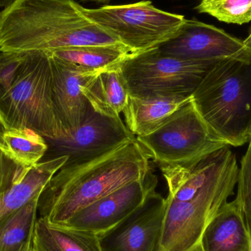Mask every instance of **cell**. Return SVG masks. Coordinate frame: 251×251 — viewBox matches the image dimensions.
I'll return each instance as SVG.
<instances>
[{"instance_id": "cell-1", "label": "cell", "mask_w": 251, "mask_h": 251, "mask_svg": "<svg viewBox=\"0 0 251 251\" xmlns=\"http://www.w3.org/2000/svg\"><path fill=\"white\" fill-rule=\"evenodd\" d=\"M150 157L137 138L75 162H66L44 187L38 200L39 218L60 226L75 213L151 170Z\"/></svg>"}, {"instance_id": "cell-2", "label": "cell", "mask_w": 251, "mask_h": 251, "mask_svg": "<svg viewBox=\"0 0 251 251\" xmlns=\"http://www.w3.org/2000/svg\"><path fill=\"white\" fill-rule=\"evenodd\" d=\"M98 45L124 44L87 19L74 0H15L1 11L0 51Z\"/></svg>"}, {"instance_id": "cell-3", "label": "cell", "mask_w": 251, "mask_h": 251, "mask_svg": "<svg viewBox=\"0 0 251 251\" xmlns=\"http://www.w3.org/2000/svg\"><path fill=\"white\" fill-rule=\"evenodd\" d=\"M245 41L246 48L214 64L192 94L211 133L234 147L250 141L251 101L246 71L251 64V32Z\"/></svg>"}, {"instance_id": "cell-4", "label": "cell", "mask_w": 251, "mask_h": 251, "mask_svg": "<svg viewBox=\"0 0 251 251\" xmlns=\"http://www.w3.org/2000/svg\"><path fill=\"white\" fill-rule=\"evenodd\" d=\"M221 149L219 161L204 185L190 200L166 198V209L155 251H197L211 221L234 193L238 178L236 155Z\"/></svg>"}, {"instance_id": "cell-5", "label": "cell", "mask_w": 251, "mask_h": 251, "mask_svg": "<svg viewBox=\"0 0 251 251\" xmlns=\"http://www.w3.org/2000/svg\"><path fill=\"white\" fill-rule=\"evenodd\" d=\"M0 123L5 129L29 128L50 140L67 138L53 101L48 51H28L16 79L0 94Z\"/></svg>"}, {"instance_id": "cell-6", "label": "cell", "mask_w": 251, "mask_h": 251, "mask_svg": "<svg viewBox=\"0 0 251 251\" xmlns=\"http://www.w3.org/2000/svg\"><path fill=\"white\" fill-rule=\"evenodd\" d=\"M82 14L134 53L158 48L174 38L186 19L156 8L151 1L86 8Z\"/></svg>"}, {"instance_id": "cell-7", "label": "cell", "mask_w": 251, "mask_h": 251, "mask_svg": "<svg viewBox=\"0 0 251 251\" xmlns=\"http://www.w3.org/2000/svg\"><path fill=\"white\" fill-rule=\"evenodd\" d=\"M220 60H185L155 48L131 56L120 67L130 95L188 97Z\"/></svg>"}, {"instance_id": "cell-8", "label": "cell", "mask_w": 251, "mask_h": 251, "mask_svg": "<svg viewBox=\"0 0 251 251\" xmlns=\"http://www.w3.org/2000/svg\"><path fill=\"white\" fill-rule=\"evenodd\" d=\"M136 138L158 166H192L228 146L211 133L192 99L156 131Z\"/></svg>"}, {"instance_id": "cell-9", "label": "cell", "mask_w": 251, "mask_h": 251, "mask_svg": "<svg viewBox=\"0 0 251 251\" xmlns=\"http://www.w3.org/2000/svg\"><path fill=\"white\" fill-rule=\"evenodd\" d=\"M157 184V176L151 168L141 179L128 183L83 208L60 226L92 233L99 237L141 207L156 193Z\"/></svg>"}, {"instance_id": "cell-10", "label": "cell", "mask_w": 251, "mask_h": 251, "mask_svg": "<svg viewBox=\"0 0 251 251\" xmlns=\"http://www.w3.org/2000/svg\"><path fill=\"white\" fill-rule=\"evenodd\" d=\"M246 41L221 28L196 19H186L176 35L158 48L164 54L185 60H220L238 54Z\"/></svg>"}, {"instance_id": "cell-11", "label": "cell", "mask_w": 251, "mask_h": 251, "mask_svg": "<svg viewBox=\"0 0 251 251\" xmlns=\"http://www.w3.org/2000/svg\"><path fill=\"white\" fill-rule=\"evenodd\" d=\"M165 209L166 198L155 193L120 224L99 236L101 251H155Z\"/></svg>"}, {"instance_id": "cell-12", "label": "cell", "mask_w": 251, "mask_h": 251, "mask_svg": "<svg viewBox=\"0 0 251 251\" xmlns=\"http://www.w3.org/2000/svg\"><path fill=\"white\" fill-rule=\"evenodd\" d=\"M49 54L52 72L53 101L69 138L92 110L80 87L102 69L82 67Z\"/></svg>"}, {"instance_id": "cell-13", "label": "cell", "mask_w": 251, "mask_h": 251, "mask_svg": "<svg viewBox=\"0 0 251 251\" xmlns=\"http://www.w3.org/2000/svg\"><path fill=\"white\" fill-rule=\"evenodd\" d=\"M135 138L122 119L103 116L92 108L70 137L52 141L63 151L58 156H69L67 162H71L101 154Z\"/></svg>"}, {"instance_id": "cell-14", "label": "cell", "mask_w": 251, "mask_h": 251, "mask_svg": "<svg viewBox=\"0 0 251 251\" xmlns=\"http://www.w3.org/2000/svg\"><path fill=\"white\" fill-rule=\"evenodd\" d=\"M202 251H251V236L240 202H226L205 230Z\"/></svg>"}, {"instance_id": "cell-15", "label": "cell", "mask_w": 251, "mask_h": 251, "mask_svg": "<svg viewBox=\"0 0 251 251\" xmlns=\"http://www.w3.org/2000/svg\"><path fill=\"white\" fill-rule=\"evenodd\" d=\"M191 99L192 96L129 95L123 111L126 126L136 137L151 134Z\"/></svg>"}, {"instance_id": "cell-16", "label": "cell", "mask_w": 251, "mask_h": 251, "mask_svg": "<svg viewBox=\"0 0 251 251\" xmlns=\"http://www.w3.org/2000/svg\"><path fill=\"white\" fill-rule=\"evenodd\" d=\"M120 64L102 69L80 87L94 111L115 119H121L130 95Z\"/></svg>"}, {"instance_id": "cell-17", "label": "cell", "mask_w": 251, "mask_h": 251, "mask_svg": "<svg viewBox=\"0 0 251 251\" xmlns=\"http://www.w3.org/2000/svg\"><path fill=\"white\" fill-rule=\"evenodd\" d=\"M69 156L51 158L28 168L23 176L0 195V224L39 197L53 176L65 165Z\"/></svg>"}, {"instance_id": "cell-18", "label": "cell", "mask_w": 251, "mask_h": 251, "mask_svg": "<svg viewBox=\"0 0 251 251\" xmlns=\"http://www.w3.org/2000/svg\"><path fill=\"white\" fill-rule=\"evenodd\" d=\"M29 237L35 251H101L96 234L51 225L41 218L31 227Z\"/></svg>"}, {"instance_id": "cell-19", "label": "cell", "mask_w": 251, "mask_h": 251, "mask_svg": "<svg viewBox=\"0 0 251 251\" xmlns=\"http://www.w3.org/2000/svg\"><path fill=\"white\" fill-rule=\"evenodd\" d=\"M0 149L18 165L29 168L40 162L48 146L44 137L33 130L4 128L0 133Z\"/></svg>"}, {"instance_id": "cell-20", "label": "cell", "mask_w": 251, "mask_h": 251, "mask_svg": "<svg viewBox=\"0 0 251 251\" xmlns=\"http://www.w3.org/2000/svg\"><path fill=\"white\" fill-rule=\"evenodd\" d=\"M52 55L88 69L101 70L120 64L137 53L124 45L82 46L49 51Z\"/></svg>"}, {"instance_id": "cell-21", "label": "cell", "mask_w": 251, "mask_h": 251, "mask_svg": "<svg viewBox=\"0 0 251 251\" xmlns=\"http://www.w3.org/2000/svg\"><path fill=\"white\" fill-rule=\"evenodd\" d=\"M39 198H35L0 224V251L13 250L26 241L37 220Z\"/></svg>"}, {"instance_id": "cell-22", "label": "cell", "mask_w": 251, "mask_h": 251, "mask_svg": "<svg viewBox=\"0 0 251 251\" xmlns=\"http://www.w3.org/2000/svg\"><path fill=\"white\" fill-rule=\"evenodd\" d=\"M196 9L224 23L242 25L251 22V0H201Z\"/></svg>"}, {"instance_id": "cell-23", "label": "cell", "mask_w": 251, "mask_h": 251, "mask_svg": "<svg viewBox=\"0 0 251 251\" xmlns=\"http://www.w3.org/2000/svg\"><path fill=\"white\" fill-rule=\"evenodd\" d=\"M236 198L240 202L246 226L251 236V139L239 168Z\"/></svg>"}, {"instance_id": "cell-24", "label": "cell", "mask_w": 251, "mask_h": 251, "mask_svg": "<svg viewBox=\"0 0 251 251\" xmlns=\"http://www.w3.org/2000/svg\"><path fill=\"white\" fill-rule=\"evenodd\" d=\"M27 52L0 51V94L5 91L16 79Z\"/></svg>"}, {"instance_id": "cell-25", "label": "cell", "mask_w": 251, "mask_h": 251, "mask_svg": "<svg viewBox=\"0 0 251 251\" xmlns=\"http://www.w3.org/2000/svg\"><path fill=\"white\" fill-rule=\"evenodd\" d=\"M3 129L4 126L0 123V133ZM27 169L13 162L0 149V195L19 181Z\"/></svg>"}, {"instance_id": "cell-26", "label": "cell", "mask_w": 251, "mask_h": 251, "mask_svg": "<svg viewBox=\"0 0 251 251\" xmlns=\"http://www.w3.org/2000/svg\"><path fill=\"white\" fill-rule=\"evenodd\" d=\"M29 238L28 237L27 240L25 243H24L20 247L17 248V249H13V250L10 251H29Z\"/></svg>"}, {"instance_id": "cell-27", "label": "cell", "mask_w": 251, "mask_h": 251, "mask_svg": "<svg viewBox=\"0 0 251 251\" xmlns=\"http://www.w3.org/2000/svg\"><path fill=\"white\" fill-rule=\"evenodd\" d=\"M15 0H0V8H6L10 6Z\"/></svg>"}, {"instance_id": "cell-28", "label": "cell", "mask_w": 251, "mask_h": 251, "mask_svg": "<svg viewBox=\"0 0 251 251\" xmlns=\"http://www.w3.org/2000/svg\"><path fill=\"white\" fill-rule=\"evenodd\" d=\"M80 1H95L99 3H108L112 0H80Z\"/></svg>"}, {"instance_id": "cell-29", "label": "cell", "mask_w": 251, "mask_h": 251, "mask_svg": "<svg viewBox=\"0 0 251 251\" xmlns=\"http://www.w3.org/2000/svg\"><path fill=\"white\" fill-rule=\"evenodd\" d=\"M29 251H34V249H32V246H31L30 241H29Z\"/></svg>"}, {"instance_id": "cell-30", "label": "cell", "mask_w": 251, "mask_h": 251, "mask_svg": "<svg viewBox=\"0 0 251 251\" xmlns=\"http://www.w3.org/2000/svg\"><path fill=\"white\" fill-rule=\"evenodd\" d=\"M251 139V129H250V140Z\"/></svg>"}, {"instance_id": "cell-31", "label": "cell", "mask_w": 251, "mask_h": 251, "mask_svg": "<svg viewBox=\"0 0 251 251\" xmlns=\"http://www.w3.org/2000/svg\"><path fill=\"white\" fill-rule=\"evenodd\" d=\"M201 251V247H199V249H198V251Z\"/></svg>"}, {"instance_id": "cell-32", "label": "cell", "mask_w": 251, "mask_h": 251, "mask_svg": "<svg viewBox=\"0 0 251 251\" xmlns=\"http://www.w3.org/2000/svg\"><path fill=\"white\" fill-rule=\"evenodd\" d=\"M1 12H0V20H1Z\"/></svg>"}]
</instances>
